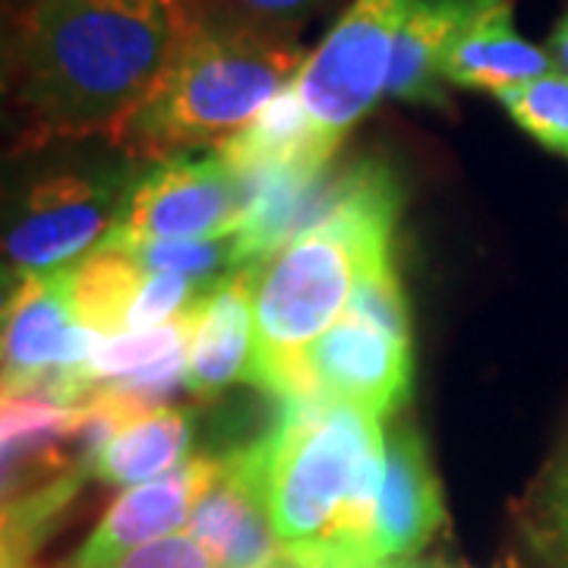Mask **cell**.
Segmentation results:
<instances>
[{"label": "cell", "mask_w": 568, "mask_h": 568, "mask_svg": "<svg viewBox=\"0 0 568 568\" xmlns=\"http://www.w3.org/2000/svg\"><path fill=\"white\" fill-rule=\"evenodd\" d=\"M215 3L222 0H36L13 22L7 51L22 145H118Z\"/></svg>", "instance_id": "obj_1"}, {"label": "cell", "mask_w": 568, "mask_h": 568, "mask_svg": "<svg viewBox=\"0 0 568 568\" xmlns=\"http://www.w3.org/2000/svg\"><path fill=\"white\" fill-rule=\"evenodd\" d=\"M398 190L386 164L361 162L338 178L323 219L256 263L253 291V386L278 405L320 398L306 354L338 316L366 268L392 256Z\"/></svg>", "instance_id": "obj_2"}, {"label": "cell", "mask_w": 568, "mask_h": 568, "mask_svg": "<svg viewBox=\"0 0 568 568\" xmlns=\"http://www.w3.org/2000/svg\"><path fill=\"white\" fill-rule=\"evenodd\" d=\"M265 506L284 552L301 568H366L386 470L383 417L301 398L263 433Z\"/></svg>", "instance_id": "obj_3"}, {"label": "cell", "mask_w": 568, "mask_h": 568, "mask_svg": "<svg viewBox=\"0 0 568 568\" xmlns=\"http://www.w3.org/2000/svg\"><path fill=\"white\" fill-rule=\"evenodd\" d=\"M306 61L310 51L287 29L215 3L118 145L149 162L222 149L297 82Z\"/></svg>", "instance_id": "obj_4"}, {"label": "cell", "mask_w": 568, "mask_h": 568, "mask_svg": "<svg viewBox=\"0 0 568 568\" xmlns=\"http://www.w3.org/2000/svg\"><path fill=\"white\" fill-rule=\"evenodd\" d=\"M417 0H351L294 89L306 114L332 142L345 140L386 95L398 36Z\"/></svg>", "instance_id": "obj_5"}, {"label": "cell", "mask_w": 568, "mask_h": 568, "mask_svg": "<svg viewBox=\"0 0 568 568\" xmlns=\"http://www.w3.org/2000/svg\"><path fill=\"white\" fill-rule=\"evenodd\" d=\"M244 183L219 149L171 155L130 181L126 203L104 250H133L159 241L224 237L241 227Z\"/></svg>", "instance_id": "obj_6"}, {"label": "cell", "mask_w": 568, "mask_h": 568, "mask_svg": "<svg viewBox=\"0 0 568 568\" xmlns=\"http://www.w3.org/2000/svg\"><path fill=\"white\" fill-rule=\"evenodd\" d=\"M133 178L123 174H48L41 178L13 227L7 231L10 272L41 275L77 263L114 231Z\"/></svg>", "instance_id": "obj_7"}, {"label": "cell", "mask_w": 568, "mask_h": 568, "mask_svg": "<svg viewBox=\"0 0 568 568\" xmlns=\"http://www.w3.org/2000/svg\"><path fill=\"white\" fill-rule=\"evenodd\" d=\"M99 332L77 323L70 268L22 275L3 306V395L39 388L54 373L80 366Z\"/></svg>", "instance_id": "obj_8"}, {"label": "cell", "mask_w": 568, "mask_h": 568, "mask_svg": "<svg viewBox=\"0 0 568 568\" xmlns=\"http://www.w3.org/2000/svg\"><path fill=\"white\" fill-rule=\"evenodd\" d=\"M186 534L222 568H284L291 562L265 506L263 436L224 455L219 480L196 506Z\"/></svg>", "instance_id": "obj_9"}, {"label": "cell", "mask_w": 568, "mask_h": 568, "mask_svg": "<svg viewBox=\"0 0 568 568\" xmlns=\"http://www.w3.org/2000/svg\"><path fill=\"white\" fill-rule=\"evenodd\" d=\"M313 392L388 417L410 398V345L383 328L342 316L306 354Z\"/></svg>", "instance_id": "obj_10"}, {"label": "cell", "mask_w": 568, "mask_h": 568, "mask_svg": "<svg viewBox=\"0 0 568 568\" xmlns=\"http://www.w3.org/2000/svg\"><path fill=\"white\" fill-rule=\"evenodd\" d=\"M219 470L222 458L193 455L155 480L126 487L73 556V568H108L130 549L186 528L205 493L219 480Z\"/></svg>", "instance_id": "obj_11"}, {"label": "cell", "mask_w": 568, "mask_h": 568, "mask_svg": "<svg viewBox=\"0 0 568 568\" xmlns=\"http://www.w3.org/2000/svg\"><path fill=\"white\" fill-rule=\"evenodd\" d=\"M443 489L424 439L410 424L395 426L386 436V470L376 506L373 562H395L420 552L443 528Z\"/></svg>", "instance_id": "obj_12"}, {"label": "cell", "mask_w": 568, "mask_h": 568, "mask_svg": "<svg viewBox=\"0 0 568 568\" xmlns=\"http://www.w3.org/2000/svg\"><path fill=\"white\" fill-rule=\"evenodd\" d=\"M253 291H256V263L237 265L234 272H227L209 287L186 345V366H183V386L196 398H212L227 386L250 379Z\"/></svg>", "instance_id": "obj_13"}, {"label": "cell", "mask_w": 568, "mask_h": 568, "mask_svg": "<svg viewBox=\"0 0 568 568\" xmlns=\"http://www.w3.org/2000/svg\"><path fill=\"white\" fill-rule=\"evenodd\" d=\"M503 0H417L398 36L386 95L407 104H446L448 51L470 22Z\"/></svg>", "instance_id": "obj_14"}, {"label": "cell", "mask_w": 568, "mask_h": 568, "mask_svg": "<svg viewBox=\"0 0 568 568\" xmlns=\"http://www.w3.org/2000/svg\"><path fill=\"white\" fill-rule=\"evenodd\" d=\"M511 13H515V0H503L489 7L487 13H480L458 36L443 67L448 85L499 95L503 89L547 77L556 70L547 48L515 32Z\"/></svg>", "instance_id": "obj_15"}, {"label": "cell", "mask_w": 568, "mask_h": 568, "mask_svg": "<svg viewBox=\"0 0 568 568\" xmlns=\"http://www.w3.org/2000/svg\"><path fill=\"white\" fill-rule=\"evenodd\" d=\"M193 414L186 407H159L126 424L92 458V477L111 487H136L186 462Z\"/></svg>", "instance_id": "obj_16"}, {"label": "cell", "mask_w": 568, "mask_h": 568, "mask_svg": "<svg viewBox=\"0 0 568 568\" xmlns=\"http://www.w3.org/2000/svg\"><path fill=\"white\" fill-rule=\"evenodd\" d=\"M70 268V301L77 323L99 335H123L126 313L140 294L145 272L123 250L95 246Z\"/></svg>", "instance_id": "obj_17"}, {"label": "cell", "mask_w": 568, "mask_h": 568, "mask_svg": "<svg viewBox=\"0 0 568 568\" xmlns=\"http://www.w3.org/2000/svg\"><path fill=\"white\" fill-rule=\"evenodd\" d=\"M518 521L540 568H568V420L518 508Z\"/></svg>", "instance_id": "obj_18"}, {"label": "cell", "mask_w": 568, "mask_h": 568, "mask_svg": "<svg viewBox=\"0 0 568 568\" xmlns=\"http://www.w3.org/2000/svg\"><path fill=\"white\" fill-rule=\"evenodd\" d=\"M528 136L568 159V77L552 70L547 77L503 89L496 95Z\"/></svg>", "instance_id": "obj_19"}, {"label": "cell", "mask_w": 568, "mask_h": 568, "mask_svg": "<svg viewBox=\"0 0 568 568\" xmlns=\"http://www.w3.org/2000/svg\"><path fill=\"white\" fill-rule=\"evenodd\" d=\"M130 253L145 275H183L193 282H219L241 263L234 234L203 237V241H159V244L133 246Z\"/></svg>", "instance_id": "obj_20"}, {"label": "cell", "mask_w": 568, "mask_h": 568, "mask_svg": "<svg viewBox=\"0 0 568 568\" xmlns=\"http://www.w3.org/2000/svg\"><path fill=\"white\" fill-rule=\"evenodd\" d=\"M345 316L364 320V323L383 328L392 338L410 345V313H407L405 287H402L392 256H383L379 263H373L361 275Z\"/></svg>", "instance_id": "obj_21"}, {"label": "cell", "mask_w": 568, "mask_h": 568, "mask_svg": "<svg viewBox=\"0 0 568 568\" xmlns=\"http://www.w3.org/2000/svg\"><path fill=\"white\" fill-rule=\"evenodd\" d=\"M215 282H193L183 275H145L136 301L126 313L123 332H142V328H159V325L181 320L193 306L205 297V291Z\"/></svg>", "instance_id": "obj_22"}, {"label": "cell", "mask_w": 568, "mask_h": 568, "mask_svg": "<svg viewBox=\"0 0 568 568\" xmlns=\"http://www.w3.org/2000/svg\"><path fill=\"white\" fill-rule=\"evenodd\" d=\"M108 568H222L193 534H171L130 549Z\"/></svg>", "instance_id": "obj_23"}, {"label": "cell", "mask_w": 568, "mask_h": 568, "mask_svg": "<svg viewBox=\"0 0 568 568\" xmlns=\"http://www.w3.org/2000/svg\"><path fill=\"white\" fill-rule=\"evenodd\" d=\"M227 3H231V10H237L246 20L287 29L291 22L304 20L320 0H227Z\"/></svg>", "instance_id": "obj_24"}, {"label": "cell", "mask_w": 568, "mask_h": 568, "mask_svg": "<svg viewBox=\"0 0 568 568\" xmlns=\"http://www.w3.org/2000/svg\"><path fill=\"white\" fill-rule=\"evenodd\" d=\"M547 51L552 63H556V70L568 77V10L562 13V20L556 22V29H552V36L547 41Z\"/></svg>", "instance_id": "obj_25"}, {"label": "cell", "mask_w": 568, "mask_h": 568, "mask_svg": "<svg viewBox=\"0 0 568 568\" xmlns=\"http://www.w3.org/2000/svg\"><path fill=\"white\" fill-rule=\"evenodd\" d=\"M36 0H3V17H7V26H13V22L20 20L22 13L32 7Z\"/></svg>", "instance_id": "obj_26"}, {"label": "cell", "mask_w": 568, "mask_h": 568, "mask_svg": "<svg viewBox=\"0 0 568 568\" xmlns=\"http://www.w3.org/2000/svg\"><path fill=\"white\" fill-rule=\"evenodd\" d=\"M366 568H402V566H395V562H376V566H366Z\"/></svg>", "instance_id": "obj_27"}, {"label": "cell", "mask_w": 568, "mask_h": 568, "mask_svg": "<svg viewBox=\"0 0 568 568\" xmlns=\"http://www.w3.org/2000/svg\"><path fill=\"white\" fill-rule=\"evenodd\" d=\"M17 568H29V566H17Z\"/></svg>", "instance_id": "obj_28"}]
</instances>
